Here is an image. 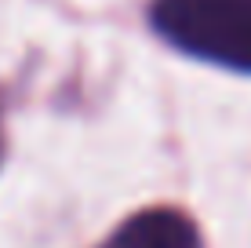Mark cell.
<instances>
[{
    "label": "cell",
    "instance_id": "1",
    "mask_svg": "<svg viewBox=\"0 0 251 248\" xmlns=\"http://www.w3.org/2000/svg\"><path fill=\"white\" fill-rule=\"evenodd\" d=\"M153 26L186 55L251 73V0H153Z\"/></svg>",
    "mask_w": 251,
    "mask_h": 248
},
{
    "label": "cell",
    "instance_id": "2",
    "mask_svg": "<svg viewBox=\"0 0 251 248\" xmlns=\"http://www.w3.org/2000/svg\"><path fill=\"white\" fill-rule=\"evenodd\" d=\"M102 248H201V234L182 212L150 208L120 223Z\"/></svg>",
    "mask_w": 251,
    "mask_h": 248
}]
</instances>
